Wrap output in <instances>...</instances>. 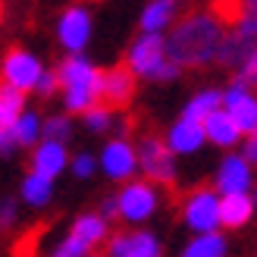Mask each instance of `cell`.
Segmentation results:
<instances>
[{
    "label": "cell",
    "instance_id": "484cf974",
    "mask_svg": "<svg viewBox=\"0 0 257 257\" xmlns=\"http://www.w3.org/2000/svg\"><path fill=\"white\" fill-rule=\"evenodd\" d=\"M41 132L47 135V141L63 145L69 138V122H66V116H54V119H47V125H41Z\"/></svg>",
    "mask_w": 257,
    "mask_h": 257
},
{
    "label": "cell",
    "instance_id": "7a4b0ae2",
    "mask_svg": "<svg viewBox=\"0 0 257 257\" xmlns=\"http://www.w3.org/2000/svg\"><path fill=\"white\" fill-rule=\"evenodd\" d=\"M57 82L66 91V107L72 113H85V110L97 107V69L85 57L72 54L69 60H63Z\"/></svg>",
    "mask_w": 257,
    "mask_h": 257
},
{
    "label": "cell",
    "instance_id": "9c48e42d",
    "mask_svg": "<svg viewBox=\"0 0 257 257\" xmlns=\"http://www.w3.org/2000/svg\"><path fill=\"white\" fill-rule=\"evenodd\" d=\"M157 207V191H154L151 182H132L128 188H122V195L116 198V213L125 216V220H148Z\"/></svg>",
    "mask_w": 257,
    "mask_h": 257
},
{
    "label": "cell",
    "instance_id": "f546056e",
    "mask_svg": "<svg viewBox=\"0 0 257 257\" xmlns=\"http://www.w3.org/2000/svg\"><path fill=\"white\" fill-rule=\"evenodd\" d=\"M57 85H60V82H57V75L41 72V79H38V85H35V88H38L41 94H54V91H57Z\"/></svg>",
    "mask_w": 257,
    "mask_h": 257
},
{
    "label": "cell",
    "instance_id": "4fadbf2b",
    "mask_svg": "<svg viewBox=\"0 0 257 257\" xmlns=\"http://www.w3.org/2000/svg\"><path fill=\"white\" fill-rule=\"evenodd\" d=\"M110 257H160V245L148 232L116 235L110 241Z\"/></svg>",
    "mask_w": 257,
    "mask_h": 257
},
{
    "label": "cell",
    "instance_id": "3957f363",
    "mask_svg": "<svg viewBox=\"0 0 257 257\" xmlns=\"http://www.w3.org/2000/svg\"><path fill=\"white\" fill-rule=\"evenodd\" d=\"M135 94V75L128 66H113L107 72H97V107L122 110Z\"/></svg>",
    "mask_w": 257,
    "mask_h": 257
},
{
    "label": "cell",
    "instance_id": "ba28073f",
    "mask_svg": "<svg viewBox=\"0 0 257 257\" xmlns=\"http://www.w3.org/2000/svg\"><path fill=\"white\" fill-rule=\"evenodd\" d=\"M166 63V50H163V38L160 35H141L128 50V63L132 75H157V69Z\"/></svg>",
    "mask_w": 257,
    "mask_h": 257
},
{
    "label": "cell",
    "instance_id": "5b68a950",
    "mask_svg": "<svg viewBox=\"0 0 257 257\" xmlns=\"http://www.w3.org/2000/svg\"><path fill=\"white\" fill-rule=\"evenodd\" d=\"M135 160L145 166V173L154 179V182H166L170 185L173 182V176H176V166H173V151L166 148V141L160 138H141V145L135 151Z\"/></svg>",
    "mask_w": 257,
    "mask_h": 257
},
{
    "label": "cell",
    "instance_id": "d6986e66",
    "mask_svg": "<svg viewBox=\"0 0 257 257\" xmlns=\"http://www.w3.org/2000/svg\"><path fill=\"white\" fill-rule=\"evenodd\" d=\"M176 0H154V4L145 10V16H141V25H145V35H157L160 29L173 22L176 16Z\"/></svg>",
    "mask_w": 257,
    "mask_h": 257
},
{
    "label": "cell",
    "instance_id": "603a6c76",
    "mask_svg": "<svg viewBox=\"0 0 257 257\" xmlns=\"http://www.w3.org/2000/svg\"><path fill=\"white\" fill-rule=\"evenodd\" d=\"M10 132L16 138V145H35L38 135H41V119L35 113H19L16 122L10 125Z\"/></svg>",
    "mask_w": 257,
    "mask_h": 257
},
{
    "label": "cell",
    "instance_id": "30bf717a",
    "mask_svg": "<svg viewBox=\"0 0 257 257\" xmlns=\"http://www.w3.org/2000/svg\"><path fill=\"white\" fill-rule=\"evenodd\" d=\"M57 32H60V41L66 50H72V54H79V50L88 44V35H91V16H88L85 10L79 7H72L63 13V19L57 25Z\"/></svg>",
    "mask_w": 257,
    "mask_h": 257
},
{
    "label": "cell",
    "instance_id": "4dcf8cb0",
    "mask_svg": "<svg viewBox=\"0 0 257 257\" xmlns=\"http://www.w3.org/2000/svg\"><path fill=\"white\" fill-rule=\"evenodd\" d=\"M13 216H16V207H13V201H0V229H7L13 223Z\"/></svg>",
    "mask_w": 257,
    "mask_h": 257
},
{
    "label": "cell",
    "instance_id": "cb8c5ba5",
    "mask_svg": "<svg viewBox=\"0 0 257 257\" xmlns=\"http://www.w3.org/2000/svg\"><path fill=\"white\" fill-rule=\"evenodd\" d=\"M22 198L29 201V204H35V207H41V204H47L50 201V179H44V176H29L22 182Z\"/></svg>",
    "mask_w": 257,
    "mask_h": 257
},
{
    "label": "cell",
    "instance_id": "ac0fdd59",
    "mask_svg": "<svg viewBox=\"0 0 257 257\" xmlns=\"http://www.w3.org/2000/svg\"><path fill=\"white\" fill-rule=\"evenodd\" d=\"M72 235L79 238L82 245L94 248V245H100V241H104V235H107V220H104V216H97V213H85V216H79V220H75Z\"/></svg>",
    "mask_w": 257,
    "mask_h": 257
},
{
    "label": "cell",
    "instance_id": "8fae6325",
    "mask_svg": "<svg viewBox=\"0 0 257 257\" xmlns=\"http://www.w3.org/2000/svg\"><path fill=\"white\" fill-rule=\"evenodd\" d=\"M100 166H104V173H107L110 179H128V176L135 173V166H138L132 145H125L122 138H119V141H110V145L104 148Z\"/></svg>",
    "mask_w": 257,
    "mask_h": 257
},
{
    "label": "cell",
    "instance_id": "f1b7e54d",
    "mask_svg": "<svg viewBox=\"0 0 257 257\" xmlns=\"http://www.w3.org/2000/svg\"><path fill=\"white\" fill-rule=\"evenodd\" d=\"M94 157H88V154H79V157L72 160V170H75V176H91L94 173Z\"/></svg>",
    "mask_w": 257,
    "mask_h": 257
},
{
    "label": "cell",
    "instance_id": "ffe728a7",
    "mask_svg": "<svg viewBox=\"0 0 257 257\" xmlns=\"http://www.w3.org/2000/svg\"><path fill=\"white\" fill-rule=\"evenodd\" d=\"M22 100H25L22 91H16L7 82H0V128H10L16 122V116L22 113Z\"/></svg>",
    "mask_w": 257,
    "mask_h": 257
},
{
    "label": "cell",
    "instance_id": "83f0119b",
    "mask_svg": "<svg viewBox=\"0 0 257 257\" xmlns=\"http://www.w3.org/2000/svg\"><path fill=\"white\" fill-rule=\"evenodd\" d=\"M88 251H91V248L82 245V241L75 238V235H69V238H66V241H63V245L54 251V257H85Z\"/></svg>",
    "mask_w": 257,
    "mask_h": 257
},
{
    "label": "cell",
    "instance_id": "7c38bea8",
    "mask_svg": "<svg viewBox=\"0 0 257 257\" xmlns=\"http://www.w3.org/2000/svg\"><path fill=\"white\" fill-rule=\"evenodd\" d=\"M248 185H251V170L241 157H226L220 173H216V188L223 195H248Z\"/></svg>",
    "mask_w": 257,
    "mask_h": 257
},
{
    "label": "cell",
    "instance_id": "8992f818",
    "mask_svg": "<svg viewBox=\"0 0 257 257\" xmlns=\"http://www.w3.org/2000/svg\"><path fill=\"white\" fill-rule=\"evenodd\" d=\"M223 104H226V113H229V119L235 122L238 132H248V135L257 132V100H254V94L248 91V82L238 79V82L223 94Z\"/></svg>",
    "mask_w": 257,
    "mask_h": 257
},
{
    "label": "cell",
    "instance_id": "52a82bcc",
    "mask_svg": "<svg viewBox=\"0 0 257 257\" xmlns=\"http://www.w3.org/2000/svg\"><path fill=\"white\" fill-rule=\"evenodd\" d=\"M41 63H38L29 50H19V47H13L7 60H4V82L13 85L16 91H32V88L38 85V79H41Z\"/></svg>",
    "mask_w": 257,
    "mask_h": 257
},
{
    "label": "cell",
    "instance_id": "d6a6232c",
    "mask_svg": "<svg viewBox=\"0 0 257 257\" xmlns=\"http://www.w3.org/2000/svg\"><path fill=\"white\" fill-rule=\"evenodd\" d=\"M254 157H257V145H254V138H251L248 145H245V157H241V160L248 163V160H254Z\"/></svg>",
    "mask_w": 257,
    "mask_h": 257
},
{
    "label": "cell",
    "instance_id": "d4e9b609",
    "mask_svg": "<svg viewBox=\"0 0 257 257\" xmlns=\"http://www.w3.org/2000/svg\"><path fill=\"white\" fill-rule=\"evenodd\" d=\"M210 16L226 25V22H235L245 16V0H213V7H210Z\"/></svg>",
    "mask_w": 257,
    "mask_h": 257
},
{
    "label": "cell",
    "instance_id": "4316f807",
    "mask_svg": "<svg viewBox=\"0 0 257 257\" xmlns=\"http://www.w3.org/2000/svg\"><path fill=\"white\" fill-rule=\"evenodd\" d=\"M85 122H88V128H94V132H104V128L110 125V110H104V107L85 110Z\"/></svg>",
    "mask_w": 257,
    "mask_h": 257
},
{
    "label": "cell",
    "instance_id": "7402d4cb",
    "mask_svg": "<svg viewBox=\"0 0 257 257\" xmlns=\"http://www.w3.org/2000/svg\"><path fill=\"white\" fill-rule=\"evenodd\" d=\"M223 104V91H201L191 104L185 107V113H182V119H191V122H204V116L207 113H213L216 107Z\"/></svg>",
    "mask_w": 257,
    "mask_h": 257
},
{
    "label": "cell",
    "instance_id": "2e32d148",
    "mask_svg": "<svg viewBox=\"0 0 257 257\" xmlns=\"http://www.w3.org/2000/svg\"><path fill=\"white\" fill-rule=\"evenodd\" d=\"M201 145H204V128H201V122H191V119H179L170 128V135H166V148L179 151V154H191Z\"/></svg>",
    "mask_w": 257,
    "mask_h": 257
},
{
    "label": "cell",
    "instance_id": "e0dca14e",
    "mask_svg": "<svg viewBox=\"0 0 257 257\" xmlns=\"http://www.w3.org/2000/svg\"><path fill=\"white\" fill-rule=\"evenodd\" d=\"M251 210H254V204L248 195H223L220 201V223L229 226V229H238V226H245L251 220Z\"/></svg>",
    "mask_w": 257,
    "mask_h": 257
},
{
    "label": "cell",
    "instance_id": "1f68e13d",
    "mask_svg": "<svg viewBox=\"0 0 257 257\" xmlns=\"http://www.w3.org/2000/svg\"><path fill=\"white\" fill-rule=\"evenodd\" d=\"M19 145H16V138H13L10 128H0V154H13Z\"/></svg>",
    "mask_w": 257,
    "mask_h": 257
},
{
    "label": "cell",
    "instance_id": "6da1fadb",
    "mask_svg": "<svg viewBox=\"0 0 257 257\" xmlns=\"http://www.w3.org/2000/svg\"><path fill=\"white\" fill-rule=\"evenodd\" d=\"M220 41H223V25L207 13V16H188L163 44V50L173 57L176 66H198V63L216 57Z\"/></svg>",
    "mask_w": 257,
    "mask_h": 257
},
{
    "label": "cell",
    "instance_id": "277c9868",
    "mask_svg": "<svg viewBox=\"0 0 257 257\" xmlns=\"http://www.w3.org/2000/svg\"><path fill=\"white\" fill-rule=\"evenodd\" d=\"M185 223L195 229V232H216L220 226V198L210 188H198L191 191L185 201Z\"/></svg>",
    "mask_w": 257,
    "mask_h": 257
},
{
    "label": "cell",
    "instance_id": "5bb4252c",
    "mask_svg": "<svg viewBox=\"0 0 257 257\" xmlns=\"http://www.w3.org/2000/svg\"><path fill=\"white\" fill-rule=\"evenodd\" d=\"M201 128H204V138H210L213 145H220V148H232L238 141V135H241L223 107H216L213 113H207L204 122H201Z\"/></svg>",
    "mask_w": 257,
    "mask_h": 257
},
{
    "label": "cell",
    "instance_id": "9a60e30c",
    "mask_svg": "<svg viewBox=\"0 0 257 257\" xmlns=\"http://www.w3.org/2000/svg\"><path fill=\"white\" fill-rule=\"evenodd\" d=\"M63 166H66V151L57 141H44L38 145V151L32 154V173L35 176H44V179H54Z\"/></svg>",
    "mask_w": 257,
    "mask_h": 257
},
{
    "label": "cell",
    "instance_id": "44dd1931",
    "mask_svg": "<svg viewBox=\"0 0 257 257\" xmlns=\"http://www.w3.org/2000/svg\"><path fill=\"white\" fill-rule=\"evenodd\" d=\"M182 257H226V241H223V235H216V232H204V235H198L185 248Z\"/></svg>",
    "mask_w": 257,
    "mask_h": 257
}]
</instances>
